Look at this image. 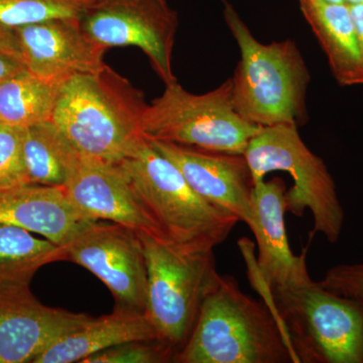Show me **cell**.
Listing matches in <instances>:
<instances>
[{"label": "cell", "instance_id": "6da1fadb", "mask_svg": "<svg viewBox=\"0 0 363 363\" xmlns=\"http://www.w3.org/2000/svg\"><path fill=\"white\" fill-rule=\"evenodd\" d=\"M147 106L143 92L105 65L61 85L52 123L81 156L118 164L145 138Z\"/></svg>", "mask_w": 363, "mask_h": 363}, {"label": "cell", "instance_id": "7a4b0ae2", "mask_svg": "<svg viewBox=\"0 0 363 363\" xmlns=\"http://www.w3.org/2000/svg\"><path fill=\"white\" fill-rule=\"evenodd\" d=\"M224 18L240 51L231 79V100L243 119L262 128L308 121L310 72L293 40L264 44L223 0Z\"/></svg>", "mask_w": 363, "mask_h": 363}, {"label": "cell", "instance_id": "3957f363", "mask_svg": "<svg viewBox=\"0 0 363 363\" xmlns=\"http://www.w3.org/2000/svg\"><path fill=\"white\" fill-rule=\"evenodd\" d=\"M178 363H296L279 320L271 306L221 276L200 310Z\"/></svg>", "mask_w": 363, "mask_h": 363}, {"label": "cell", "instance_id": "277c9868", "mask_svg": "<svg viewBox=\"0 0 363 363\" xmlns=\"http://www.w3.org/2000/svg\"><path fill=\"white\" fill-rule=\"evenodd\" d=\"M119 167L130 180L162 238L188 252H213L240 222L197 194L169 159L143 138Z\"/></svg>", "mask_w": 363, "mask_h": 363}, {"label": "cell", "instance_id": "5b68a950", "mask_svg": "<svg viewBox=\"0 0 363 363\" xmlns=\"http://www.w3.org/2000/svg\"><path fill=\"white\" fill-rule=\"evenodd\" d=\"M296 363H363V306L312 281L269 291Z\"/></svg>", "mask_w": 363, "mask_h": 363}, {"label": "cell", "instance_id": "8992f818", "mask_svg": "<svg viewBox=\"0 0 363 363\" xmlns=\"http://www.w3.org/2000/svg\"><path fill=\"white\" fill-rule=\"evenodd\" d=\"M136 233L147 264L145 314L159 338L178 354L192 334L203 302L221 278L213 252H184L152 234Z\"/></svg>", "mask_w": 363, "mask_h": 363}, {"label": "cell", "instance_id": "52a82bcc", "mask_svg": "<svg viewBox=\"0 0 363 363\" xmlns=\"http://www.w3.org/2000/svg\"><path fill=\"white\" fill-rule=\"evenodd\" d=\"M292 124L262 128L248 143L245 157L255 183L264 180L272 172H286L294 185L286 191V212L302 216L311 212V236L320 233L330 243L342 233L344 209L335 181L323 160L315 155Z\"/></svg>", "mask_w": 363, "mask_h": 363}, {"label": "cell", "instance_id": "ba28073f", "mask_svg": "<svg viewBox=\"0 0 363 363\" xmlns=\"http://www.w3.org/2000/svg\"><path fill=\"white\" fill-rule=\"evenodd\" d=\"M262 130L234 109L231 79L201 95L184 89L178 81L169 83L147 104L143 119V135L150 140L228 154L245 155Z\"/></svg>", "mask_w": 363, "mask_h": 363}, {"label": "cell", "instance_id": "9c48e42d", "mask_svg": "<svg viewBox=\"0 0 363 363\" xmlns=\"http://www.w3.org/2000/svg\"><path fill=\"white\" fill-rule=\"evenodd\" d=\"M78 18L97 44L138 48L164 85L177 81L173 51L179 16L169 0H87Z\"/></svg>", "mask_w": 363, "mask_h": 363}, {"label": "cell", "instance_id": "30bf717a", "mask_svg": "<svg viewBox=\"0 0 363 363\" xmlns=\"http://www.w3.org/2000/svg\"><path fill=\"white\" fill-rule=\"evenodd\" d=\"M64 248L67 260L85 267L109 289L116 309L145 313L147 264L135 230L121 224L93 222Z\"/></svg>", "mask_w": 363, "mask_h": 363}, {"label": "cell", "instance_id": "8fae6325", "mask_svg": "<svg viewBox=\"0 0 363 363\" xmlns=\"http://www.w3.org/2000/svg\"><path fill=\"white\" fill-rule=\"evenodd\" d=\"M21 61L35 75L63 84L104 68L107 48L90 39L78 18H60L13 28Z\"/></svg>", "mask_w": 363, "mask_h": 363}, {"label": "cell", "instance_id": "7c38bea8", "mask_svg": "<svg viewBox=\"0 0 363 363\" xmlns=\"http://www.w3.org/2000/svg\"><path fill=\"white\" fill-rule=\"evenodd\" d=\"M91 318L43 305L30 285L0 288V363L33 362Z\"/></svg>", "mask_w": 363, "mask_h": 363}, {"label": "cell", "instance_id": "4fadbf2b", "mask_svg": "<svg viewBox=\"0 0 363 363\" xmlns=\"http://www.w3.org/2000/svg\"><path fill=\"white\" fill-rule=\"evenodd\" d=\"M203 199L250 225L255 183L245 155L150 140Z\"/></svg>", "mask_w": 363, "mask_h": 363}, {"label": "cell", "instance_id": "5bb4252c", "mask_svg": "<svg viewBox=\"0 0 363 363\" xmlns=\"http://www.w3.org/2000/svg\"><path fill=\"white\" fill-rule=\"evenodd\" d=\"M64 190L88 218L121 224L162 240L156 223L118 164L81 156Z\"/></svg>", "mask_w": 363, "mask_h": 363}, {"label": "cell", "instance_id": "9a60e30c", "mask_svg": "<svg viewBox=\"0 0 363 363\" xmlns=\"http://www.w3.org/2000/svg\"><path fill=\"white\" fill-rule=\"evenodd\" d=\"M286 185L279 178L255 184L250 230L257 240V271L266 291L292 288L312 281L306 247L300 255L291 250L286 228Z\"/></svg>", "mask_w": 363, "mask_h": 363}, {"label": "cell", "instance_id": "2e32d148", "mask_svg": "<svg viewBox=\"0 0 363 363\" xmlns=\"http://www.w3.org/2000/svg\"><path fill=\"white\" fill-rule=\"evenodd\" d=\"M64 188L25 184L0 189V224L21 227L65 247L90 225Z\"/></svg>", "mask_w": 363, "mask_h": 363}, {"label": "cell", "instance_id": "e0dca14e", "mask_svg": "<svg viewBox=\"0 0 363 363\" xmlns=\"http://www.w3.org/2000/svg\"><path fill=\"white\" fill-rule=\"evenodd\" d=\"M152 339L160 338L145 313L116 309L111 314L91 318L52 343L33 363L82 362L85 358L119 344Z\"/></svg>", "mask_w": 363, "mask_h": 363}, {"label": "cell", "instance_id": "ac0fdd59", "mask_svg": "<svg viewBox=\"0 0 363 363\" xmlns=\"http://www.w3.org/2000/svg\"><path fill=\"white\" fill-rule=\"evenodd\" d=\"M298 4L338 84L363 85V62L348 4L323 0H298Z\"/></svg>", "mask_w": 363, "mask_h": 363}, {"label": "cell", "instance_id": "d6986e66", "mask_svg": "<svg viewBox=\"0 0 363 363\" xmlns=\"http://www.w3.org/2000/svg\"><path fill=\"white\" fill-rule=\"evenodd\" d=\"M23 162L30 184L64 188L81 155L52 121L23 128Z\"/></svg>", "mask_w": 363, "mask_h": 363}, {"label": "cell", "instance_id": "ffe728a7", "mask_svg": "<svg viewBox=\"0 0 363 363\" xmlns=\"http://www.w3.org/2000/svg\"><path fill=\"white\" fill-rule=\"evenodd\" d=\"M61 85L26 69L7 78L0 83V123L26 128L52 121Z\"/></svg>", "mask_w": 363, "mask_h": 363}, {"label": "cell", "instance_id": "44dd1931", "mask_svg": "<svg viewBox=\"0 0 363 363\" xmlns=\"http://www.w3.org/2000/svg\"><path fill=\"white\" fill-rule=\"evenodd\" d=\"M59 260H67L63 247L21 227L0 224V288L30 285L40 267Z\"/></svg>", "mask_w": 363, "mask_h": 363}, {"label": "cell", "instance_id": "7402d4cb", "mask_svg": "<svg viewBox=\"0 0 363 363\" xmlns=\"http://www.w3.org/2000/svg\"><path fill=\"white\" fill-rule=\"evenodd\" d=\"M87 0H0V23L9 28L79 18Z\"/></svg>", "mask_w": 363, "mask_h": 363}, {"label": "cell", "instance_id": "603a6c76", "mask_svg": "<svg viewBox=\"0 0 363 363\" xmlns=\"http://www.w3.org/2000/svg\"><path fill=\"white\" fill-rule=\"evenodd\" d=\"M177 352L161 339L119 344L85 358L81 363L175 362Z\"/></svg>", "mask_w": 363, "mask_h": 363}, {"label": "cell", "instance_id": "cb8c5ba5", "mask_svg": "<svg viewBox=\"0 0 363 363\" xmlns=\"http://www.w3.org/2000/svg\"><path fill=\"white\" fill-rule=\"evenodd\" d=\"M23 128L0 123V189L30 184L23 162Z\"/></svg>", "mask_w": 363, "mask_h": 363}, {"label": "cell", "instance_id": "d4e9b609", "mask_svg": "<svg viewBox=\"0 0 363 363\" xmlns=\"http://www.w3.org/2000/svg\"><path fill=\"white\" fill-rule=\"evenodd\" d=\"M319 284L327 290L363 306V262L331 267Z\"/></svg>", "mask_w": 363, "mask_h": 363}, {"label": "cell", "instance_id": "484cf974", "mask_svg": "<svg viewBox=\"0 0 363 363\" xmlns=\"http://www.w3.org/2000/svg\"><path fill=\"white\" fill-rule=\"evenodd\" d=\"M0 52L21 61L20 50H18L13 28L2 25L1 23H0Z\"/></svg>", "mask_w": 363, "mask_h": 363}, {"label": "cell", "instance_id": "4316f807", "mask_svg": "<svg viewBox=\"0 0 363 363\" xmlns=\"http://www.w3.org/2000/svg\"><path fill=\"white\" fill-rule=\"evenodd\" d=\"M26 69L23 62L0 52V83Z\"/></svg>", "mask_w": 363, "mask_h": 363}, {"label": "cell", "instance_id": "83f0119b", "mask_svg": "<svg viewBox=\"0 0 363 363\" xmlns=\"http://www.w3.org/2000/svg\"><path fill=\"white\" fill-rule=\"evenodd\" d=\"M350 6L351 16L357 32L358 45L363 62V4H352Z\"/></svg>", "mask_w": 363, "mask_h": 363}, {"label": "cell", "instance_id": "f1b7e54d", "mask_svg": "<svg viewBox=\"0 0 363 363\" xmlns=\"http://www.w3.org/2000/svg\"><path fill=\"white\" fill-rule=\"evenodd\" d=\"M346 4L348 6H352V4H363V0H344Z\"/></svg>", "mask_w": 363, "mask_h": 363}, {"label": "cell", "instance_id": "f546056e", "mask_svg": "<svg viewBox=\"0 0 363 363\" xmlns=\"http://www.w3.org/2000/svg\"><path fill=\"white\" fill-rule=\"evenodd\" d=\"M323 1L331 2V4H345L344 0H323Z\"/></svg>", "mask_w": 363, "mask_h": 363}]
</instances>
